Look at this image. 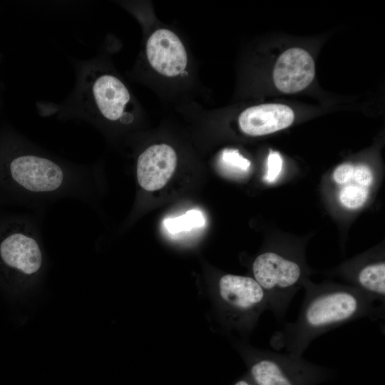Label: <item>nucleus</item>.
Returning <instances> with one entry per match:
<instances>
[{"label":"nucleus","mask_w":385,"mask_h":385,"mask_svg":"<svg viewBox=\"0 0 385 385\" xmlns=\"http://www.w3.org/2000/svg\"><path fill=\"white\" fill-rule=\"evenodd\" d=\"M304 284L306 292L297 319L284 323L271 337L270 344L277 350L302 356L314 339L330 330L362 317L384 318L385 305L354 287Z\"/></svg>","instance_id":"obj_1"},{"label":"nucleus","mask_w":385,"mask_h":385,"mask_svg":"<svg viewBox=\"0 0 385 385\" xmlns=\"http://www.w3.org/2000/svg\"><path fill=\"white\" fill-rule=\"evenodd\" d=\"M76 83L71 94L59 105L44 109L46 115L56 113L63 119H78L98 124L105 120L128 125L134 119L128 111L131 96L125 83L103 71L98 60L76 61Z\"/></svg>","instance_id":"obj_2"},{"label":"nucleus","mask_w":385,"mask_h":385,"mask_svg":"<svg viewBox=\"0 0 385 385\" xmlns=\"http://www.w3.org/2000/svg\"><path fill=\"white\" fill-rule=\"evenodd\" d=\"M15 185L31 198L47 199L88 192L86 173L43 150L31 142L19 140L7 162Z\"/></svg>","instance_id":"obj_3"},{"label":"nucleus","mask_w":385,"mask_h":385,"mask_svg":"<svg viewBox=\"0 0 385 385\" xmlns=\"http://www.w3.org/2000/svg\"><path fill=\"white\" fill-rule=\"evenodd\" d=\"M234 344L256 385H317L332 374L302 356L257 349L240 340Z\"/></svg>","instance_id":"obj_4"},{"label":"nucleus","mask_w":385,"mask_h":385,"mask_svg":"<svg viewBox=\"0 0 385 385\" xmlns=\"http://www.w3.org/2000/svg\"><path fill=\"white\" fill-rule=\"evenodd\" d=\"M212 297L224 327L243 339L253 330L262 312L269 309L266 294L250 277L222 275Z\"/></svg>","instance_id":"obj_5"},{"label":"nucleus","mask_w":385,"mask_h":385,"mask_svg":"<svg viewBox=\"0 0 385 385\" xmlns=\"http://www.w3.org/2000/svg\"><path fill=\"white\" fill-rule=\"evenodd\" d=\"M37 231L31 223H23L0 243L3 262L25 274L36 273L42 265L43 255L37 239Z\"/></svg>","instance_id":"obj_6"},{"label":"nucleus","mask_w":385,"mask_h":385,"mask_svg":"<svg viewBox=\"0 0 385 385\" xmlns=\"http://www.w3.org/2000/svg\"><path fill=\"white\" fill-rule=\"evenodd\" d=\"M314 75V61L309 53L301 48H291L278 58L273 71V80L281 92L294 93L307 88Z\"/></svg>","instance_id":"obj_7"},{"label":"nucleus","mask_w":385,"mask_h":385,"mask_svg":"<svg viewBox=\"0 0 385 385\" xmlns=\"http://www.w3.org/2000/svg\"><path fill=\"white\" fill-rule=\"evenodd\" d=\"M145 51L150 66L163 76H178L186 68L185 46L178 36L168 29H160L153 33L147 41Z\"/></svg>","instance_id":"obj_8"},{"label":"nucleus","mask_w":385,"mask_h":385,"mask_svg":"<svg viewBox=\"0 0 385 385\" xmlns=\"http://www.w3.org/2000/svg\"><path fill=\"white\" fill-rule=\"evenodd\" d=\"M176 164L177 155L171 146H150L137 160L136 176L140 186L147 191L162 188L173 174Z\"/></svg>","instance_id":"obj_9"},{"label":"nucleus","mask_w":385,"mask_h":385,"mask_svg":"<svg viewBox=\"0 0 385 385\" xmlns=\"http://www.w3.org/2000/svg\"><path fill=\"white\" fill-rule=\"evenodd\" d=\"M292 109L281 103H265L249 107L238 118L241 130L251 136L270 134L292 125Z\"/></svg>","instance_id":"obj_10"},{"label":"nucleus","mask_w":385,"mask_h":385,"mask_svg":"<svg viewBox=\"0 0 385 385\" xmlns=\"http://www.w3.org/2000/svg\"><path fill=\"white\" fill-rule=\"evenodd\" d=\"M354 288L385 305V262L375 260L364 263L352 277Z\"/></svg>","instance_id":"obj_11"},{"label":"nucleus","mask_w":385,"mask_h":385,"mask_svg":"<svg viewBox=\"0 0 385 385\" xmlns=\"http://www.w3.org/2000/svg\"><path fill=\"white\" fill-rule=\"evenodd\" d=\"M205 220L202 213L197 210H191L183 215L167 218L163 221L165 229L171 234H178L205 225Z\"/></svg>","instance_id":"obj_12"},{"label":"nucleus","mask_w":385,"mask_h":385,"mask_svg":"<svg viewBox=\"0 0 385 385\" xmlns=\"http://www.w3.org/2000/svg\"><path fill=\"white\" fill-rule=\"evenodd\" d=\"M368 196V190L359 185H348L339 193V200L346 207L356 209L364 205Z\"/></svg>","instance_id":"obj_13"},{"label":"nucleus","mask_w":385,"mask_h":385,"mask_svg":"<svg viewBox=\"0 0 385 385\" xmlns=\"http://www.w3.org/2000/svg\"><path fill=\"white\" fill-rule=\"evenodd\" d=\"M221 160L226 166L242 171L248 170L251 164L248 159L235 149H225L221 154Z\"/></svg>","instance_id":"obj_14"},{"label":"nucleus","mask_w":385,"mask_h":385,"mask_svg":"<svg viewBox=\"0 0 385 385\" xmlns=\"http://www.w3.org/2000/svg\"><path fill=\"white\" fill-rule=\"evenodd\" d=\"M267 169L265 179L272 183L278 178L282 167V159L280 154L276 151H270L267 157Z\"/></svg>","instance_id":"obj_15"},{"label":"nucleus","mask_w":385,"mask_h":385,"mask_svg":"<svg viewBox=\"0 0 385 385\" xmlns=\"http://www.w3.org/2000/svg\"><path fill=\"white\" fill-rule=\"evenodd\" d=\"M353 178L362 187L369 186L373 180V175L370 168L365 165L354 166Z\"/></svg>","instance_id":"obj_16"},{"label":"nucleus","mask_w":385,"mask_h":385,"mask_svg":"<svg viewBox=\"0 0 385 385\" xmlns=\"http://www.w3.org/2000/svg\"><path fill=\"white\" fill-rule=\"evenodd\" d=\"M354 170V166L351 164H342L334 171V180L339 184H344L353 178Z\"/></svg>","instance_id":"obj_17"},{"label":"nucleus","mask_w":385,"mask_h":385,"mask_svg":"<svg viewBox=\"0 0 385 385\" xmlns=\"http://www.w3.org/2000/svg\"><path fill=\"white\" fill-rule=\"evenodd\" d=\"M232 385H256L250 376L246 373L237 381H235Z\"/></svg>","instance_id":"obj_18"},{"label":"nucleus","mask_w":385,"mask_h":385,"mask_svg":"<svg viewBox=\"0 0 385 385\" xmlns=\"http://www.w3.org/2000/svg\"><path fill=\"white\" fill-rule=\"evenodd\" d=\"M1 84H0V104H1Z\"/></svg>","instance_id":"obj_19"}]
</instances>
